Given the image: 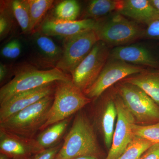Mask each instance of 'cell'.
Wrapping results in <instances>:
<instances>
[{
    "label": "cell",
    "instance_id": "6da1fadb",
    "mask_svg": "<svg viewBox=\"0 0 159 159\" xmlns=\"http://www.w3.org/2000/svg\"><path fill=\"white\" fill-rule=\"evenodd\" d=\"M99 152V146L93 126L84 115L79 113L75 117L55 159L96 157Z\"/></svg>",
    "mask_w": 159,
    "mask_h": 159
},
{
    "label": "cell",
    "instance_id": "7a4b0ae2",
    "mask_svg": "<svg viewBox=\"0 0 159 159\" xmlns=\"http://www.w3.org/2000/svg\"><path fill=\"white\" fill-rule=\"evenodd\" d=\"M54 99V93L20 111L0 123V129L19 136L32 139L41 130Z\"/></svg>",
    "mask_w": 159,
    "mask_h": 159
},
{
    "label": "cell",
    "instance_id": "3957f363",
    "mask_svg": "<svg viewBox=\"0 0 159 159\" xmlns=\"http://www.w3.org/2000/svg\"><path fill=\"white\" fill-rule=\"evenodd\" d=\"M92 99L74 85L72 80H59L56 82L54 99L41 130L69 119L91 102Z\"/></svg>",
    "mask_w": 159,
    "mask_h": 159
},
{
    "label": "cell",
    "instance_id": "277c9868",
    "mask_svg": "<svg viewBox=\"0 0 159 159\" xmlns=\"http://www.w3.org/2000/svg\"><path fill=\"white\" fill-rule=\"evenodd\" d=\"M59 80H72V77L54 67L39 70L33 67L22 69L0 89V104L23 92L34 89Z\"/></svg>",
    "mask_w": 159,
    "mask_h": 159
},
{
    "label": "cell",
    "instance_id": "5b68a950",
    "mask_svg": "<svg viewBox=\"0 0 159 159\" xmlns=\"http://www.w3.org/2000/svg\"><path fill=\"white\" fill-rule=\"evenodd\" d=\"M97 21L94 31L108 46L127 45L143 37L145 29L118 12Z\"/></svg>",
    "mask_w": 159,
    "mask_h": 159
},
{
    "label": "cell",
    "instance_id": "8992f818",
    "mask_svg": "<svg viewBox=\"0 0 159 159\" xmlns=\"http://www.w3.org/2000/svg\"><path fill=\"white\" fill-rule=\"evenodd\" d=\"M116 89L136 120L141 122H159V105L138 87L121 81Z\"/></svg>",
    "mask_w": 159,
    "mask_h": 159
},
{
    "label": "cell",
    "instance_id": "52a82bcc",
    "mask_svg": "<svg viewBox=\"0 0 159 159\" xmlns=\"http://www.w3.org/2000/svg\"><path fill=\"white\" fill-rule=\"evenodd\" d=\"M109 46L99 40L71 74L72 82L83 93L97 80L109 59Z\"/></svg>",
    "mask_w": 159,
    "mask_h": 159
},
{
    "label": "cell",
    "instance_id": "ba28073f",
    "mask_svg": "<svg viewBox=\"0 0 159 159\" xmlns=\"http://www.w3.org/2000/svg\"><path fill=\"white\" fill-rule=\"evenodd\" d=\"M99 40L94 30L65 38L61 58L55 67L70 75Z\"/></svg>",
    "mask_w": 159,
    "mask_h": 159
},
{
    "label": "cell",
    "instance_id": "9c48e42d",
    "mask_svg": "<svg viewBox=\"0 0 159 159\" xmlns=\"http://www.w3.org/2000/svg\"><path fill=\"white\" fill-rule=\"evenodd\" d=\"M146 70L144 67L109 57L97 80L84 93L89 99H97L115 84Z\"/></svg>",
    "mask_w": 159,
    "mask_h": 159
},
{
    "label": "cell",
    "instance_id": "30bf717a",
    "mask_svg": "<svg viewBox=\"0 0 159 159\" xmlns=\"http://www.w3.org/2000/svg\"><path fill=\"white\" fill-rule=\"evenodd\" d=\"M114 99L117 111V118L112 143L105 159H117L125 151L133 139L132 126L136 120L125 105L117 89Z\"/></svg>",
    "mask_w": 159,
    "mask_h": 159
},
{
    "label": "cell",
    "instance_id": "8fae6325",
    "mask_svg": "<svg viewBox=\"0 0 159 159\" xmlns=\"http://www.w3.org/2000/svg\"><path fill=\"white\" fill-rule=\"evenodd\" d=\"M56 82L23 92L11 97L0 107V123L47 96L54 94Z\"/></svg>",
    "mask_w": 159,
    "mask_h": 159
},
{
    "label": "cell",
    "instance_id": "7c38bea8",
    "mask_svg": "<svg viewBox=\"0 0 159 159\" xmlns=\"http://www.w3.org/2000/svg\"><path fill=\"white\" fill-rule=\"evenodd\" d=\"M97 23V20L91 19L64 21L51 17L45 20L40 30L41 34L47 36H58L66 38L87 30H94Z\"/></svg>",
    "mask_w": 159,
    "mask_h": 159
},
{
    "label": "cell",
    "instance_id": "4fadbf2b",
    "mask_svg": "<svg viewBox=\"0 0 159 159\" xmlns=\"http://www.w3.org/2000/svg\"><path fill=\"white\" fill-rule=\"evenodd\" d=\"M109 58L119 60L134 65L159 67V63L150 51L136 45L115 47L110 51Z\"/></svg>",
    "mask_w": 159,
    "mask_h": 159
},
{
    "label": "cell",
    "instance_id": "5bb4252c",
    "mask_svg": "<svg viewBox=\"0 0 159 159\" xmlns=\"http://www.w3.org/2000/svg\"><path fill=\"white\" fill-rule=\"evenodd\" d=\"M0 149L1 153L16 157L14 158L43 150L36 140L19 136L2 129L0 130Z\"/></svg>",
    "mask_w": 159,
    "mask_h": 159
},
{
    "label": "cell",
    "instance_id": "9a60e30c",
    "mask_svg": "<svg viewBox=\"0 0 159 159\" xmlns=\"http://www.w3.org/2000/svg\"><path fill=\"white\" fill-rule=\"evenodd\" d=\"M117 12L138 24L147 25L159 17L150 0H122Z\"/></svg>",
    "mask_w": 159,
    "mask_h": 159
},
{
    "label": "cell",
    "instance_id": "2e32d148",
    "mask_svg": "<svg viewBox=\"0 0 159 159\" xmlns=\"http://www.w3.org/2000/svg\"><path fill=\"white\" fill-rule=\"evenodd\" d=\"M122 81L138 87L159 105V70H146Z\"/></svg>",
    "mask_w": 159,
    "mask_h": 159
},
{
    "label": "cell",
    "instance_id": "e0dca14e",
    "mask_svg": "<svg viewBox=\"0 0 159 159\" xmlns=\"http://www.w3.org/2000/svg\"><path fill=\"white\" fill-rule=\"evenodd\" d=\"M101 119V126L107 147L110 149L112 143L117 111L114 99V93L107 97Z\"/></svg>",
    "mask_w": 159,
    "mask_h": 159
},
{
    "label": "cell",
    "instance_id": "ac0fdd59",
    "mask_svg": "<svg viewBox=\"0 0 159 159\" xmlns=\"http://www.w3.org/2000/svg\"><path fill=\"white\" fill-rule=\"evenodd\" d=\"M122 0H93L90 1L84 12V19L98 20L113 11L118 12Z\"/></svg>",
    "mask_w": 159,
    "mask_h": 159
},
{
    "label": "cell",
    "instance_id": "d6986e66",
    "mask_svg": "<svg viewBox=\"0 0 159 159\" xmlns=\"http://www.w3.org/2000/svg\"><path fill=\"white\" fill-rule=\"evenodd\" d=\"M70 118L49 126L39 135L36 141L43 149L54 146L67 128Z\"/></svg>",
    "mask_w": 159,
    "mask_h": 159
},
{
    "label": "cell",
    "instance_id": "ffe728a7",
    "mask_svg": "<svg viewBox=\"0 0 159 159\" xmlns=\"http://www.w3.org/2000/svg\"><path fill=\"white\" fill-rule=\"evenodd\" d=\"M29 5L31 26L30 32H33L42 20L47 12L54 2L53 0H27Z\"/></svg>",
    "mask_w": 159,
    "mask_h": 159
},
{
    "label": "cell",
    "instance_id": "44dd1931",
    "mask_svg": "<svg viewBox=\"0 0 159 159\" xmlns=\"http://www.w3.org/2000/svg\"><path fill=\"white\" fill-rule=\"evenodd\" d=\"M35 41L39 51L46 58L51 61L58 62L61 58L62 50L53 40L49 36L38 33L35 36Z\"/></svg>",
    "mask_w": 159,
    "mask_h": 159
},
{
    "label": "cell",
    "instance_id": "7402d4cb",
    "mask_svg": "<svg viewBox=\"0 0 159 159\" xmlns=\"http://www.w3.org/2000/svg\"><path fill=\"white\" fill-rule=\"evenodd\" d=\"M14 17L24 33L30 32L31 18L27 0H14L11 2Z\"/></svg>",
    "mask_w": 159,
    "mask_h": 159
},
{
    "label": "cell",
    "instance_id": "603a6c76",
    "mask_svg": "<svg viewBox=\"0 0 159 159\" xmlns=\"http://www.w3.org/2000/svg\"><path fill=\"white\" fill-rule=\"evenodd\" d=\"M80 10V6L77 1L65 0L56 6L54 10L55 17L61 20H76Z\"/></svg>",
    "mask_w": 159,
    "mask_h": 159
},
{
    "label": "cell",
    "instance_id": "cb8c5ba5",
    "mask_svg": "<svg viewBox=\"0 0 159 159\" xmlns=\"http://www.w3.org/2000/svg\"><path fill=\"white\" fill-rule=\"evenodd\" d=\"M153 144L146 139L134 136L125 151L117 159H139Z\"/></svg>",
    "mask_w": 159,
    "mask_h": 159
},
{
    "label": "cell",
    "instance_id": "d4e9b609",
    "mask_svg": "<svg viewBox=\"0 0 159 159\" xmlns=\"http://www.w3.org/2000/svg\"><path fill=\"white\" fill-rule=\"evenodd\" d=\"M133 133L135 136L141 137L152 142L159 143V122L147 125L133 124L132 126Z\"/></svg>",
    "mask_w": 159,
    "mask_h": 159
},
{
    "label": "cell",
    "instance_id": "484cf974",
    "mask_svg": "<svg viewBox=\"0 0 159 159\" xmlns=\"http://www.w3.org/2000/svg\"><path fill=\"white\" fill-rule=\"evenodd\" d=\"M7 2H2L1 6L0 13V37L2 40L9 34L13 26V16L11 10V3L10 5Z\"/></svg>",
    "mask_w": 159,
    "mask_h": 159
},
{
    "label": "cell",
    "instance_id": "4316f807",
    "mask_svg": "<svg viewBox=\"0 0 159 159\" xmlns=\"http://www.w3.org/2000/svg\"><path fill=\"white\" fill-rule=\"evenodd\" d=\"M143 38L159 40V17L146 25Z\"/></svg>",
    "mask_w": 159,
    "mask_h": 159
},
{
    "label": "cell",
    "instance_id": "83f0119b",
    "mask_svg": "<svg viewBox=\"0 0 159 159\" xmlns=\"http://www.w3.org/2000/svg\"><path fill=\"white\" fill-rule=\"evenodd\" d=\"M61 145L60 144L43 150L38 153L34 159H54Z\"/></svg>",
    "mask_w": 159,
    "mask_h": 159
},
{
    "label": "cell",
    "instance_id": "f1b7e54d",
    "mask_svg": "<svg viewBox=\"0 0 159 159\" xmlns=\"http://www.w3.org/2000/svg\"><path fill=\"white\" fill-rule=\"evenodd\" d=\"M139 159H159V143L152 145Z\"/></svg>",
    "mask_w": 159,
    "mask_h": 159
},
{
    "label": "cell",
    "instance_id": "f546056e",
    "mask_svg": "<svg viewBox=\"0 0 159 159\" xmlns=\"http://www.w3.org/2000/svg\"><path fill=\"white\" fill-rule=\"evenodd\" d=\"M11 51H10V59L17 58L20 54L21 47L20 43L18 40L15 39L11 41Z\"/></svg>",
    "mask_w": 159,
    "mask_h": 159
},
{
    "label": "cell",
    "instance_id": "4dcf8cb0",
    "mask_svg": "<svg viewBox=\"0 0 159 159\" xmlns=\"http://www.w3.org/2000/svg\"><path fill=\"white\" fill-rule=\"evenodd\" d=\"M7 66L1 63L0 64V81H2L6 76L7 74Z\"/></svg>",
    "mask_w": 159,
    "mask_h": 159
},
{
    "label": "cell",
    "instance_id": "1f68e13d",
    "mask_svg": "<svg viewBox=\"0 0 159 159\" xmlns=\"http://www.w3.org/2000/svg\"><path fill=\"white\" fill-rule=\"evenodd\" d=\"M151 5L159 14V0H150Z\"/></svg>",
    "mask_w": 159,
    "mask_h": 159
},
{
    "label": "cell",
    "instance_id": "d6a6232c",
    "mask_svg": "<svg viewBox=\"0 0 159 159\" xmlns=\"http://www.w3.org/2000/svg\"><path fill=\"white\" fill-rule=\"evenodd\" d=\"M74 159H97V157H81L76 158Z\"/></svg>",
    "mask_w": 159,
    "mask_h": 159
},
{
    "label": "cell",
    "instance_id": "836d02e7",
    "mask_svg": "<svg viewBox=\"0 0 159 159\" xmlns=\"http://www.w3.org/2000/svg\"><path fill=\"white\" fill-rule=\"evenodd\" d=\"M0 159H8V157L5 154L1 153L0 155Z\"/></svg>",
    "mask_w": 159,
    "mask_h": 159
},
{
    "label": "cell",
    "instance_id": "e575fe53",
    "mask_svg": "<svg viewBox=\"0 0 159 159\" xmlns=\"http://www.w3.org/2000/svg\"><path fill=\"white\" fill-rule=\"evenodd\" d=\"M20 159V158H14V159Z\"/></svg>",
    "mask_w": 159,
    "mask_h": 159
},
{
    "label": "cell",
    "instance_id": "d590c367",
    "mask_svg": "<svg viewBox=\"0 0 159 159\" xmlns=\"http://www.w3.org/2000/svg\"><path fill=\"white\" fill-rule=\"evenodd\" d=\"M54 159H55V158H54Z\"/></svg>",
    "mask_w": 159,
    "mask_h": 159
}]
</instances>
